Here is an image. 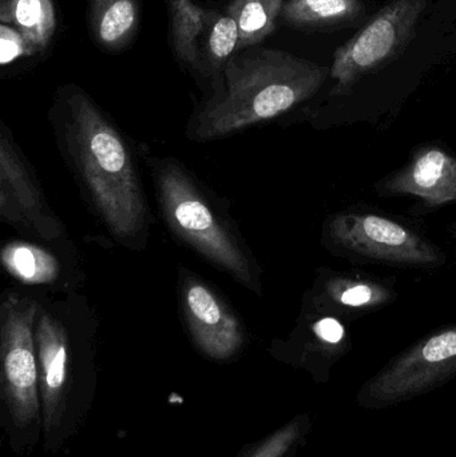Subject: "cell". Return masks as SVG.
Segmentation results:
<instances>
[{"instance_id":"obj_1","label":"cell","mask_w":456,"mask_h":457,"mask_svg":"<svg viewBox=\"0 0 456 457\" xmlns=\"http://www.w3.org/2000/svg\"><path fill=\"white\" fill-rule=\"evenodd\" d=\"M61 137L88 200L120 241H137L146 227L144 187L133 155L120 130L77 86L58 96Z\"/></svg>"},{"instance_id":"obj_2","label":"cell","mask_w":456,"mask_h":457,"mask_svg":"<svg viewBox=\"0 0 456 457\" xmlns=\"http://www.w3.org/2000/svg\"><path fill=\"white\" fill-rule=\"evenodd\" d=\"M329 71L286 51L257 46L240 51L195 117L193 138H222L273 120L315 96Z\"/></svg>"},{"instance_id":"obj_3","label":"cell","mask_w":456,"mask_h":457,"mask_svg":"<svg viewBox=\"0 0 456 457\" xmlns=\"http://www.w3.org/2000/svg\"><path fill=\"white\" fill-rule=\"evenodd\" d=\"M155 184L163 217L171 231L244 287L259 289L256 265L245 245L216 213L184 166L174 160L160 161L155 168Z\"/></svg>"},{"instance_id":"obj_4","label":"cell","mask_w":456,"mask_h":457,"mask_svg":"<svg viewBox=\"0 0 456 457\" xmlns=\"http://www.w3.org/2000/svg\"><path fill=\"white\" fill-rule=\"evenodd\" d=\"M428 0H393L334 54L335 93L350 91L367 75L393 63L417 34Z\"/></svg>"},{"instance_id":"obj_5","label":"cell","mask_w":456,"mask_h":457,"mask_svg":"<svg viewBox=\"0 0 456 457\" xmlns=\"http://www.w3.org/2000/svg\"><path fill=\"white\" fill-rule=\"evenodd\" d=\"M456 375V325L434 333L394 360L358 395L361 407H394L438 388Z\"/></svg>"},{"instance_id":"obj_6","label":"cell","mask_w":456,"mask_h":457,"mask_svg":"<svg viewBox=\"0 0 456 457\" xmlns=\"http://www.w3.org/2000/svg\"><path fill=\"white\" fill-rule=\"evenodd\" d=\"M39 305L29 297L7 295L0 309L3 386L16 426H29L39 412L34 328Z\"/></svg>"},{"instance_id":"obj_7","label":"cell","mask_w":456,"mask_h":457,"mask_svg":"<svg viewBox=\"0 0 456 457\" xmlns=\"http://www.w3.org/2000/svg\"><path fill=\"white\" fill-rule=\"evenodd\" d=\"M335 244L363 257L403 265H435L433 245L402 225L374 214H339L329 225Z\"/></svg>"},{"instance_id":"obj_8","label":"cell","mask_w":456,"mask_h":457,"mask_svg":"<svg viewBox=\"0 0 456 457\" xmlns=\"http://www.w3.org/2000/svg\"><path fill=\"white\" fill-rule=\"evenodd\" d=\"M0 217L47 241L63 233L5 128L0 136Z\"/></svg>"},{"instance_id":"obj_9","label":"cell","mask_w":456,"mask_h":457,"mask_svg":"<svg viewBox=\"0 0 456 457\" xmlns=\"http://www.w3.org/2000/svg\"><path fill=\"white\" fill-rule=\"evenodd\" d=\"M184 319L195 345L214 360L235 356L244 344L240 320L205 282L190 277L182 285Z\"/></svg>"},{"instance_id":"obj_10","label":"cell","mask_w":456,"mask_h":457,"mask_svg":"<svg viewBox=\"0 0 456 457\" xmlns=\"http://www.w3.org/2000/svg\"><path fill=\"white\" fill-rule=\"evenodd\" d=\"M39 384L42 391L45 431L61 423L66 395L69 337L66 328L50 313L39 311L35 325Z\"/></svg>"},{"instance_id":"obj_11","label":"cell","mask_w":456,"mask_h":457,"mask_svg":"<svg viewBox=\"0 0 456 457\" xmlns=\"http://www.w3.org/2000/svg\"><path fill=\"white\" fill-rule=\"evenodd\" d=\"M383 189L417 195L435 206L456 201V160L435 147L423 150L411 165L388 179Z\"/></svg>"},{"instance_id":"obj_12","label":"cell","mask_w":456,"mask_h":457,"mask_svg":"<svg viewBox=\"0 0 456 457\" xmlns=\"http://www.w3.org/2000/svg\"><path fill=\"white\" fill-rule=\"evenodd\" d=\"M141 27L139 0H90L88 29L94 43L107 53H120Z\"/></svg>"},{"instance_id":"obj_13","label":"cell","mask_w":456,"mask_h":457,"mask_svg":"<svg viewBox=\"0 0 456 457\" xmlns=\"http://www.w3.org/2000/svg\"><path fill=\"white\" fill-rule=\"evenodd\" d=\"M366 15L361 0H286L280 21L302 32H332Z\"/></svg>"},{"instance_id":"obj_14","label":"cell","mask_w":456,"mask_h":457,"mask_svg":"<svg viewBox=\"0 0 456 457\" xmlns=\"http://www.w3.org/2000/svg\"><path fill=\"white\" fill-rule=\"evenodd\" d=\"M240 48V29L228 10H206L205 27L198 42L197 71L221 80L230 59Z\"/></svg>"},{"instance_id":"obj_15","label":"cell","mask_w":456,"mask_h":457,"mask_svg":"<svg viewBox=\"0 0 456 457\" xmlns=\"http://www.w3.org/2000/svg\"><path fill=\"white\" fill-rule=\"evenodd\" d=\"M0 21L21 32L40 54L53 43L58 26L53 0H2Z\"/></svg>"},{"instance_id":"obj_16","label":"cell","mask_w":456,"mask_h":457,"mask_svg":"<svg viewBox=\"0 0 456 457\" xmlns=\"http://www.w3.org/2000/svg\"><path fill=\"white\" fill-rule=\"evenodd\" d=\"M5 270L23 284H54L61 274V266L53 253L35 244L12 241L2 250Z\"/></svg>"},{"instance_id":"obj_17","label":"cell","mask_w":456,"mask_h":457,"mask_svg":"<svg viewBox=\"0 0 456 457\" xmlns=\"http://www.w3.org/2000/svg\"><path fill=\"white\" fill-rule=\"evenodd\" d=\"M286 0H232L227 10L240 29L238 53L256 47L278 29Z\"/></svg>"},{"instance_id":"obj_18","label":"cell","mask_w":456,"mask_h":457,"mask_svg":"<svg viewBox=\"0 0 456 457\" xmlns=\"http://www.w3.org/2000/svg\"><path fill=\"white\" fill-rule=\"evenodd\" d=\"M39 50L29 42L21 32L8 24H0V64L10 66L21 59L37 55Z\"/></svg>"},{"instance_id":"obj_19","label":"cell","mask_w":456,"mask_h":457,"mask_svg":"<svg viewBox=\"0 0 456 457\" xmlns=\"http://www.w3.org/2000/svg\"><path fill=\"white\" fill-rule=\"evenodd\" d=\"M302 421H294L265 440L251 457H284L302 436Z\"/></svg>"},{"instance_id":"obj_20","label":"cell","mask_w":456,"mask_h":457,"mask_svg":"<svg viewBox=\"0 0 456 457\" xmlns=\"http://www.w3.org/2000/svg\"><path fill=\"white\" fill-rule=\"evenodd\" d=\"M377 297V293L369 285L359 284L347 287L340 295V301L348 306H363Z\"/></svg>"},{"instance_id":"obj_21","label":"cell","mask_w":456,"mask_h":457,"mask_svg":"<svg viewBox=\"0 0 456 457\" xmlns=\"http://www.w3.org/2000/svg\"><path fill=\"white\" fill-rule=\"evenodd\" d=\"M316 335L319 338L329 344H337L344 337L342 324L334 319H323L315 325Z\"/></svg>"},{"instance_id":"obj_22","label":"cell","mask_w":456,"mask_h":457,"mask_svg":"<svg viewBox=\"0 0 456 457\" xmlns=\"http://www.w3.org/2000/svg\"><path fill=\"white\" fill-rule=\"evenodd\" d=\"M165 2L168 5L169 13L177 12V11L182 10V8L193 3L192 0H165Z\"/></svg>"}]
</instances>
